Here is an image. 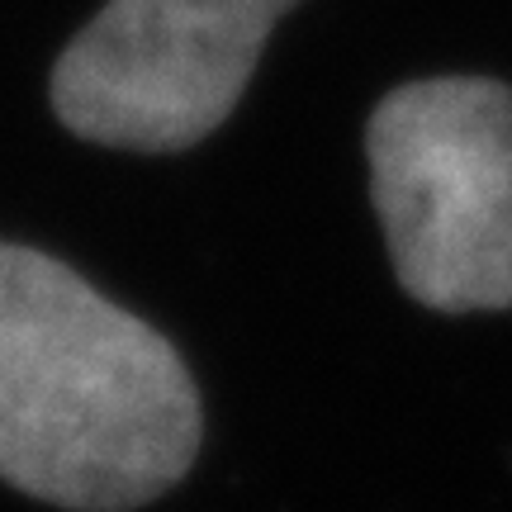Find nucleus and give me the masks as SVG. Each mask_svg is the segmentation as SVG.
Masks as SVG:
<instances>
[{
	"label": "nucleus",
	"mask_w": 512,
	"mask_h": 512,
	"mask_svg": "<svg viewBox=\"0 0 512 512\" xmlns=\"http://www.w3.org/2000/svg\"><path fill=\"white\" fill-rule=\"evenodd\" d=\"M200 441V389L171 337L0 238V484L62 512H133L190 475Z\"/></svg>",
	"instance_id": "obj_1"
},
{
	"label": "nucleus",
	"mask_w": 512,
	"mask_h": 512,
	"mask_svg": "<svg viewBox=\"0 0 512 512\" xmlns=\"http://www.w3.org/2000/svg\"><path fill=\"white\" fill-rule=\"evenodd\" d=\"M299 0H105L48 76L57 124L119 152H185L238 110Z\"/></svg>",
	"instance_id": "obj_3"
},
{
	"label": "nucleus",
	"mask_w": 512,
	"mask_h": 512,
	"mask_svg": "<svg viewBox=\"0 0 512 512\" xmlns=\"http://www.w3.org/2000/svg\"><path fill=\"white\" fill-rule=\"evenodd\" d=\"M370 200L399 285L422 309H512V86L422 76L366 124Z\"/></svg>",
	"instance_id": "obj_2"
}]
</instances>
